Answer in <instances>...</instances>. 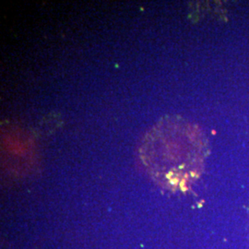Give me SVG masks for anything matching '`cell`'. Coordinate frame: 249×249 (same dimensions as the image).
I'll return each mask as SVG.
<instances>
[{"instance_id":"cell-1","label":"cell","mask_w":249,"mask_h":249,"mask_svg":"<svg viewBox=\"0 0 249 249\" xmlns=\"http://www.w3.org/2000/svg\"><path fill=\"white\" fill-rule=\"evenodd\" d=\"M205 156L203 138L191 125L174 120L158 123L143 139L140 158L161 185L186 187L200 173Z\"/></svg>"}]
</instances>
